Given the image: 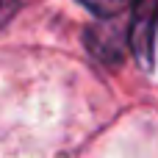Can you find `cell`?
<instances>
[{
  "mask_svg": "<svg viewBox=\"0 0 158 158\" xmlns=\"http://www.w3.org/2000/svg\"><path fill=\"white\" fill-rule=\"evenodd\" d=\"M81 6H86L100 19H114L122 11H128L131 6H136V0H81Z\"/></svg>",
  "mask_w": 158,
  "mask_h": 158,
  "instance_id": "cell-3",
  "label": "cell"
},
{
  "mask_svg": "<svg viewBox=\"0 0 158 158\" xmlns=\"http://www.w3.org/2000/svg\"><path fill=\"white\" fill-rule=\"evenodd\" d=\"M131 44V33L117 28V19H103L92 31H86V47L103 61V64H119L125 56V47Z\"/></svg>",
  "mask_w": 158,
  "mask_h": 158,
  "instance_id": "cell-1",
  "label": "cell"
},
{
  "mask_svg": "<svg viewBox=\"0 0 158 158\" xmlns=\"http://www.w3.org/2000/svg\"><path fill=\"white\" fill-rule=\"evenodd\" d=\"M17 6H19V0H0V28L8 22V17L17 11Z\"/></svg>",
  "mask_w": 158,
  "mask_h": 158,
  "instance_id": "cell-4",
  "label": "cell"
},
{
  "mask_svg": "<svg viewBox=\"0 0 158 158\" xmlns=\"http://www.w3.org/2000/svg\"><path fill=\"white\" fill-rule=\"evenodd\" d=\"M153 31H156V0H136L131 47L144 69L153 64Z\"/></svg>",
  "mask_w": 158,
  "mask_h": 158,
  "instance_id": "cell-2",
  "label": "cell"
}]
</instances>
